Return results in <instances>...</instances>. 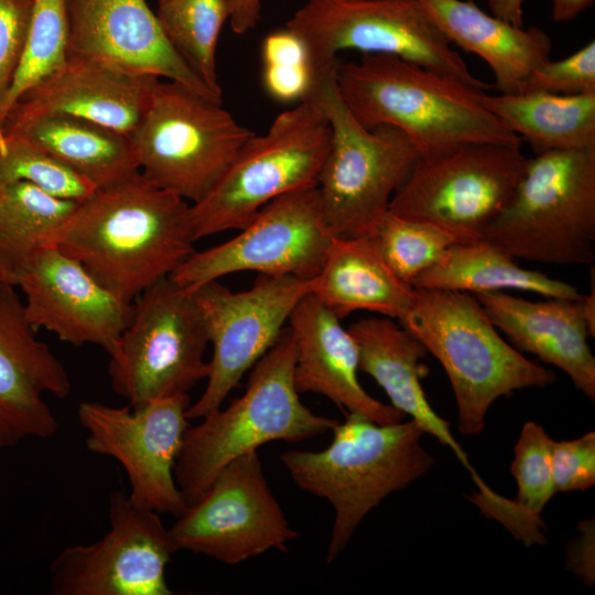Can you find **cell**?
Masks as SVG:
<instances>
[{
	"label": "cell",
	"mask_w": 595,
	"mask_h": 595,
	"mask_svg": "<svg viewBox=\"0 0 595 595\" xmlns=\"http://www.w3.org/2000/svg\"><path fill=\"white\" fill-rule=\"evenodd\" d=\"M162 1H164V0H158V2H162Z\"/></svg>",
	"instance_id": "45"
},
{
	"label": "cell",
	"mask_w": 595,
	"mask_h": 595,
	"mask_svg": "<svg viewBox=\"0 0 595 595\" xmlns=\"http://www.w3.org/2000/svg\"><path fill=\"white\" fill-rule=\"evenodd\" d=\"M521 144L472 142L419 156L389 212L439 227L458 244L483 240L526 166Z\"/></svg>",
	"instance_id": "12"
},
{
	"label": "cell",
	"mask_w": 595,
	"mask_h": 595,
	"mask_svg": "<svg viewBox=\"0 0 595 595\" xmlns=\"http://www.w3.org/2000/svg\"><path fill=\"white\" fill-rule=\"evenodd\" d=\"M580 532V539L574 542L569 562L575 574L592 584L594 582V558L584 555V551L594 547V522L589 520L581 522Z\"/></svg>",
	"instance_id": "40"
},
{
	"label": "cell",
	"mask_w": 595,
	"mask_h": 595,
	"mask_svg": "<svg viewBox=\"0 0 595 595\" xmlns=\"http://www.w3.org/2000/svg\"><path fill=\"white\" fill-rule=\"evenodd\" d=\"M253 134L221 101L159 79L129 138L140 173L195 204L212 191Z\"/></svg>",
	"instance_id": "9"
},
{
	"label": "cell",
	"mask_w": 595,
	"mask_h": 595,
	"mask_svg": "<svg viewBox=\"0 0 595 595\" xmlns=\"http://www.w3.org/2000/svg\"><path fill=\"white\" fill-rule=\"evenodd\" d=\"M451 44L476 54L493 71L499 94L524 89L530 75L550 58V36L483 11L472 0H420Z\"/></svg>",
	"instance_id": "25"
},
{
	"label": "cell",
	"mask_w": 595,
	"mask_h": 595,
	"mask_svg": "<svg viewBox=\"0 0 595 595\" xmlns=\"http://www.w3.org/2000/svg\"><path fill=\"white\" fill-rule=\"evenodd\" d=\"M208 344L194 292L164 278L132 301L130 320L108 353L112 389L131 407L187 394L208 377Z\"/></svg>",
	"instance_id": "10"
},
{
	"label": "cell",
	"mask_w": 595,
	"mask_h": 595,
	"mask_svg": "<svg viewBox=\"0 0 595 595\" xmlns=\"http://www.w3.org/2000/svg\"><path fill=\"white\" fill-rule=\"evenodd\" d=\"M67 0H32L23 54L1 109L4 120L20 97L67 58Z\"/></svg>",
	"instance_id": "33"
},
{
	"label": "cell",
	"mask_w": 595,
	"mask_h": 595,
	"mask_svg": "<svg viewBox=\"0 0 595 595\" xmlns=\"http://www.w3.org/2000/svg\"><path fill=\"white\" fill-rule=\"evenodd\" d=\"M369 236L394 273L410 285L451 246L458 244L436 226L407 219L389 210Z\"/></svg>",
	"instance_id": "34"
},
{
	"label": "cell",
	"mask_w": 595,
	"mask_h": 595,
	"mask_svg": "<svg viewBox=\"0 0 595 595\" xmlns=\"http://www.w3.org/2000/svg\"><path fill=\"white\" fill-rule=\"evenodd\" d=\"M238 231L219 245L194 251L171 278L190 291L238 272L311 279L335 237L324 221L317 187L272 201Z\"/></svg>",
	"instance_id": "17"
},
{
	"label": "cell",
	"mask_w": 595,
	"mask_h": 595,
	"mask_svg": "<svg viewBox=\"0 0 595 595\" xmlns=\"http://www.w3.org/2000/svg\"><path fill=\"white\" fill-rule=\"evenodd\" d=\"M332 432V442L321 451L294 450L280 455L301 489L326 499L334 508L327 563L346 549L375 507L434 464L421 443L425 432L413 420L379 424L347 413Z\"/></svg>",
	"instance_id": "3"
},
{
	"label": "cell",
	"mask_w": 595,
	"mask_h": 595,
	"mask_svg": "<svg viewBox=\"0 0 595 595\" xmlns=\"http://www.w3.org/2000/svg\"><path fill=\"white\" fill-rule=\"evenodd\" d=\"M262 83L275 100L302 101L313 82V66L301 37L288 29L266 36L261 46Z\"/></svg>",
	"instance_id": "36"
},
{
	"label": "cell",
	"mask_w": 595,
	"mask_h": 595,
	"mask_svg": "<svg viewBox=\"0 0 595 595\" xmlns=\"http://www.w3.org/2000/svg\"><path fill=\"white\" fill-rule=\"evenodd\" d=\"M229 24L234 33L242 35L253 30L261 12V0H226Z\"/></svg>",
	"instance_id": "41"
},
{
	"label": "cell",
	"mask_w": 595,
	"mask_h": 595,
	"mask_svg": "<svg viewBox=\"0 0 595 595\" xmlns=\"http://www.w3.org/2000/svg\"><path fill=\"white\" fill-rule=\"evenodd\" d=\"M552 478L555 491L586 490L595 485V433L552 443Z\"/></svg>",
	"instance_id": "38"
},
{
	"label": "cell",
	"mask_w": 595,
	"mask_h": 595,
	"mask_svg": "<svg viewBox=\"0 0 595 595\" xmlns=\"http://www.w3.org/2000/svg\"><path fill=\"white\" fill-rule=\"evenodd\" d=\"M294 364V339L285 327L251 368L244 393L186 429L174 475L187 505L237 457L266 443H298L335 428L337 420L314 413L301 401Z\"/></svg>",
	"instance_id": "4"
},
{
	"label": "cell",
	"mask_w": 595,
	"mask_h": 595,
	"mask_svg": "<svg viewBox=\"0 0 595 595\" xmlns=\"http://www.w3.org/2000/svg\"><path fill=\"white\" fill-rule=\"evenodd\" d=\"M359 356V370L371 376L390 399L391 405L410 415L425 433L450 447L472 474L477 488L485 483L468 462L467 454L453 436L448 422L426 399L421 379L426 367L421 363L424 346L399 322L389 317H364L347 327Z\"/></svg>",
	"instance_id": "24"
},
{
	"label": "cell",
	"mask_w": 595,
	"mask_h": 595,
	"mask_svg": "<svg viewBox=\"0 0 595 595\" xmlns=\"http://www.w3.org/2000/svg\"><path fill=\"white\" fill-rule=\"evenodd\" d=\"M530 90L561 95L595 93V41L564 58L545 61L530 75L522 91Z\"/></svg>",
	"instance_id": "37"
},
{
	"label": "cell",
	"mask_w": 595,
	"mask_h": 595,
	"mask_svg": "<svg viewBox=\"0 0 595 595\" xmlns=\"http://www.w3.org/2000/svg\"><path fill=\"white\" fill-rule=\"evenodd\" d=\"M79 202L26 182L0 191V281L18 288L35 259L58 245Z\"/></svg>",
	"instance_id": "29"
},
{
	"label": "cell",
	"mask_w": 595,
	"mask_h": 595,
	"mask_svg": "<svg viewBox=\"0 0 595 595\" xmlns=\"http://www.w3.org/2000/svg\"><path fill=\"white\" fill-rule=\"evenodd\" d=\"M285 26L304 42L313 67L342 51L386 54L415 63L473 89L475 77L420 0H305Z\"/></svg>",
	"instance_id": "11"
},
{
	"label": "cell",
	"mask_w": 595,
	"mask_h": 595,
	"mask_svg": "<svg viewBox=\"0 0 595 595\" xmlns=\"http://www.w3.org/2000/svg\"><path fill=\"white\" fill-rule=\"evenodd\" d=\"M491 13L513 25L523 26V0H487Z\"/></svg>",
	"instance_id": "42"
},
{
	"label": "cell",
	"mask_w": 595,
	"mask_h": 595,
	"mask_svg": "<svg viewBox=\"0 0 595 595\" xmlns=\"http://www.w3.org/2000/svg\"><path fill=\"white\" fill-rule=\"evenodd\" d=\"M180 551L160 513L113 491L109 530L89 544L63 549L50 566L54 595H171L166 567Z\"/></svg>",
	"instance_id": "16"
},
{
	"label": "cell",
	"mask_w": 595,
	"mask_h": 595,
	"mask_svg": "<svg viewBox=\"0 0 595 595\" xmlns=\"http://www.w3.org/2000/svg\"><path fill=\"white\" fill-rule=\"evenodd\" d=\"M187 394L149 401L139 407H112L83 401L77 409L89 452L122 466L137 506L178 517L187 504L174 468L188 425Z\"/></svg>",
	"instance_id": "15"
},
{
	"label": "cell",
	"mask_w": 595,
	"mask_h": 595,
	"mask_svg": "<svg viewBox=\"0 0 595 595\" xmlns=\"http://www.w3.org/2000/svg\"><path fill=\"white\" fill-rule=\"evenodd\" d=\"M552 19L555 22H569L588 9L594 0H551Z\"/></svg>",
	"instance_id": "43"
},
{
	"label": "cell",
	"mask_w": 595,
	"mask_h": 595,
	"mask_svg": "<svg viewBox=\"0 0 595 595\" xmlns=\"http://www.w3.org/2000/svg\"><path fill=\"white\" fill-rule=\"evenodd\" d=\"M399 323L444 368L464 435L484 430L488 409L498 398L555 380L551 370L528 359L499 335L474 294L414 288L412 305Z\"/></svg>",
	"instance_id": "5"
},
{
	"label": "cell",
	"mask_w": 595,
	"mask_h": 595,
	"mask_svg": "<svg viewBox=\"0 0 595 595\" xmlns=\"http://www.w3.org/2000/svg\"><path fill=\"white\" fill-rule=\"evenodd\" d=\"M18 288L31 326L74 346L96 345L107 354L127 326L132 301L98 281L57 246L45 249Z\"/></svg>",
	"instance_id": "19"
},
{
	"label": "cell",
	"mask_w": 595,
	"mask_h": 595,
	"mask_svg": "<svg viewBox=\"0 0 595 595\" xmlns=\"http://www.w3.org/2000/svg\"><path fill=\"white\" fill-rule=\"evenodd\" d=\"M71 391L65 366L36 337L15 286L0 281V448L54 436L58 421L46 396Z\"/></svg>",
	"instance_id": "18"
},
{
	"label": "cell",
	"mask_w": 595,
	"mask_h": 595,
	"mask_svg": "<svg viewBox=\"0 0 595 595\" xmlns=\"http://www.w3.org/2000/svg\"><path fill=\"white\" fill-rule=\"evenodd\" d=\"M552 443L540 424L524 423L510 465L518 486L517 497L512 501L505 498L495 516L527 545L544 542L541 512L556 494L551 468Z\"/></svg>",
	"instance_id": "31"
},
{
	"label": "cell",
	"mask_w": 595,
	"mask_h": 595,
	"mask_svg": "<svg viewBox=\"0 0 595 595\" xmlns=\"http://www.w3.org/2000/svg\"><path fill=\"white\" fill-rule=\"evenodd\" d=\"M497 329L517 349L564 371L575 388L595 399V357L588 336L595 329L578 300L529 301L501 292L475 294Z\"/></svg>",
	"instance_id": "23"
},
{
	"label": "cell",
	"mask_w": 595,
	"mask_h": 595,
	"mask_svg": "<svg viewBox=\"0 0 595 595\" xmlns=\"http://www.w3.org/2000/svg\"><path fill=\"white\" fill-rule=\"evenodd\" d=\"M288 324L294 339V382L300 394L324 396L344 414H361L379 424L404 420L403 413L363 388L354 337L314 294L300 301Z\"/></svg>",
	"instance_id": "21"
},
{
	"label": "cell",
	"mask_w": 595,
	"mask_h": 595,
	"mask_svg": "<svg viewBox=\"0 0 595 595\" xmlns=\"http://www.w3.org/2000/svg\"><path fill=\"white\" fill-rule=\"evenodd\" d=\"M413 288H431L470 294L522 290L549 299L578 300V290L536 270L521 268L516 259L484 240L454 244L413 282Z\"/></svg>",
	"instance_id": "30"
},
{
	"label": "cell",
	"mask_w": 595,
	"mask_h": 595,
	"mask_svg": "<svg viewBox=\"0 0 595 595\" xmlns=\"http://www.w3.org/2000/svg\"><path fill=\"white\" fill-rule=\"evenodd\" d=\"M3 134H4V131H3V123H2L1 120H0V141H1L2 138H3Z\"/></svg>",
	"instance_id": "44"
},
{
	"label": "cell",
	"mask_w": 595,
	"mask_h": 595,
	"mask_svg": "<svg viewBox=\"0 0 595 595\" xmlns=\"http://www.w3.org/2000/svg\"><path fill=\"white\" fill-rule=\"evenodd\" d=\"M191 204L140 172L78 204L57 247L133 301L195 251Z\"/></svg>",
	"instance_id": "1"
},
{
	"label": "cell",
	"mask_w": 595,
	"mask_h": 595,
	"mask_svg": "<svg viewBox=\"0 0 595 595\" xmlns=\"http://www.w3.org/2000/svg\"><path fill=\"white\" fill-rule=\"evenodd\" d=\"M483 240L513 259L591 266L595 259V148L527 159Z\"/></svg>",
	"instance_id": "7"
},
{
	"label": "cell",
	"mask_w": 595,
	"mask_h": 595,
	"mask_svg": "<svg viewBox=\"0 0 595 595\" xmlns=\"http://www.w3.org/2000/svg\"><path fill=\"white\" fill-rule=\"evenodd\" d=\"M26 182L64 199L84 202L97 190L30 140L4 132L0 141V191Z\"/></svg>",
	"instance_id": "35"
},
{
	"label": "cell",
	"mask_w": 595,
	"mask_h": 595,
	"mask_svg": "<svg viewBox=\"0 0 595 595\" xmlns=\"http://www.w3.org/2000/svg\"><path fill=\"white\" fill-rule=\"evenodd\" d=\"M336 84L363 126L400 129L420 156L439 155L472 142L521 144L484 106L486 91L397 56L364 54L358 62H339Z\"/></svg>",
	"instance_id": "2"
},
{
	"label": "cell",
	"mask_w": 595,
	"mask_h": 595,
	"mask_svg": "<svg viewBox=\"0 0 595 595\" xmlns=\"http://www.w3.org/2000/svg\"><path fill=\"white\" fill-rule=\"evenodd\" d=\"M327 120L311 99L253 134L199 202L191 204L196 240L245 227L272 201L317 186L329 145Z\"/></svg>",
	"instance_id": "8"
},
{
	"label": "cell",
	"mask_w": 595,
	"mask_h": 595,
	"mask_svg": "<svg viewBox=\"0 0 595 595\" xmlns=\"http://www.w3.org/2000/svg\"><path fill=\"white\" fill-rule=\"evenodd\" d=\"M169 528L178 550L237 565L270 550L286 551L299 533L267 482L257 451L227 464Z\"/></svg>",
	"instance_id": "14"
},
{
	"label": "cell",
	"mask_w": 595,
	"mask_h": 595,
	"mask_svg": "<svg viewBox=\"0 0 595 595\" xmlns=\"http://www.w3.org/2000/svg\"><path fill=\"white\" fill-rule=\"evenodd\" d=\"M3 131L30 140L96 190L110 187L140 172L128 136L86 119L11 111Z\"/></svg>",
	"instance_id": "27"
},
{
	"label": "cell",
	"mask_w": 595,
	"mask_h": 595,
	"mask_svg": "<svg viewBox=\"0 0 595 595\" xmlns=\"http://www.w3.org/2000/svg\"><path fill=\"white\" fill-rule=\"evenodd\" d=\"M314 278L262 275L242 291L218 281L194 292L207 327L213 355L207 383L191 403L188 420L223 407L244 375L275 344L300 301L312 293Z\"/></svg>",
	"instance_id": "13"
},
{
	"label": "cell",
	"mask_w": 595,
	"mask_h": 595,
	"mask_svg": "<svg viewBox=\"0 0 595 595\" xmlns=\"http://www.w3.org/2000/svg\"><path fill=\"white\" fill-rule=\"evenodd\" d=\"M339 62L313 68L304 98L318 106L331 133L316 187L333 236H367L387 214L420 153L400 129L388 125L369 129L355 118L338 93Z\"/></svg>",
	"instance_id": "6"
},
{
	"label": "cell",
	"mask_w": 595,
	"mask_h": 595,
	"mask_svg": "<svg viewBox=\"0 0 595 595\" xmlns=\"http://www.w3.org/2000/svg\"><path fill=\"white\" fill-rule=\"evenodd\" d=\"M67 55L180 83L221 101L164 34L147 0H67Z\"/></svg>",
	"instance_id": "20"
},
{
	"label": "cell",
	"mask_w": 595,
	"mask_h": 595,
	"mask_svg": "<svg viewBox=\"0 0 595 595\" xmlns=\"http://www.w3.org/2000/svg\"><path fill=\"white\" fill-rule=\"evenodd\" d=\"M312 294L340 320L368 311L400 322L412 305L414 288L394 273L371 236H335Z\"/></svg>",
	"instance_id": "26"
},
{
	"label": "cell",
	"mask_w": 595,
	"mask_h": 595,
	"mask_svg": "<svg viewBox=\"0 0 595 595\" xmlns=\"http://www.w3.org/2000/svg\"><path fill=\"white\" fill-rule=\"evenodd\" d=\"M32 0H0V120L1 109L20 64Z\"/></svg>",
	"instance_id": "39"
},
{
	"label": "cell",
	"mask_w": 595,
	"mask_h": 595,
	"mask_svg": "<svg viewBox=\"0 0 595 595\" xmlns=\"http://www.w3.org/2000/svg\"><path fill=\"white\" fill-rule=\"evenodd\" d=\"M483 104L536 154L595 148V93H485Z\"/></svg>",
	"instance_id": "28"
},
{
	"label": "cell",
	"mask_w": 595,
	"mask_h": 595,
	"mask_svg": "<svg viewBox=\"0 0 595 595\" xmlns=\"http://www.w3.org/2000/svg\"><path fill=\"white\" fill-rule=\"evenodd\" d=\"M159 79L69 54L60 68L24 93L11 111L68 115L129 137Z\"/></svg>",
	"instance_id": "22"
},
{
	"label": "cell",
	"mask_w": 595,
	"mask_h": 595,
	"mask_svg": "<svg viewBox=\"0 0 595 595\" xmlns=\"http://www.w3.org/2000/svg\"><path fill=\"white\" fill-rule=\"evenodd\" d=\"M156 17L167 40L209 90L221 98L216 52L229 18L226 0H164Z\"/></svg>",
	"instance_id": "32"
}]
</instances>
